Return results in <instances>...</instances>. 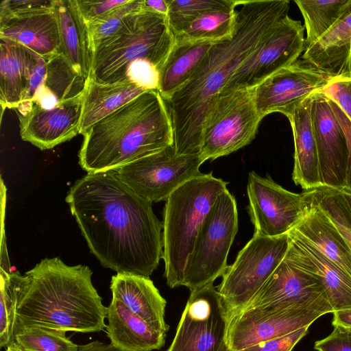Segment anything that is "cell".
Masks as SVG:
<instances>
[{"mask_svg": "<svg viewBox=\"0 0 351 351\" xmlns=\"http://www.w3.org/2000/svg\"><path fill=\"white\" fill-rule=\"evenodd\" d=\"M91 253L117 274L149 277L162 258L163 225L152 202L114 170L88 173L65 198Z\"/></svg>", "mask_w": 351, "mask_h": 351, "instance_id": "obj_1", "label": "cell"}, {"mask_svg": "<svg viewBox=\"0 0 351 351\" xmlns=\"http://www.w3.org/2000/svg\"><path fill=\"white\" fill-rule=\"evenodd\" d=\"M288 0L239 1L232 36L215 42L191 79L165 101L178 154H199L204 124L236 70L287 15Z\"/></svg>", "mask_w": 351, "mask_h": 351, "instance_id": "obj_2", "label": "cell"}, {"mask_svg": "<svg viewBox=\"0 0 351 351\" xmlns=\"http://www.w3.org/2000/svg\"><path fill=\"white\" fill-rule=\"evenodd\" d=\"M19 303L16 333L44 327L82 333L102 331L108 308L92 283L88 266L46 258L28 271Z\"/></svg>", "mask_w": 351, "mask_h": 351, "instance_id": "obj_3", "label": "cell"}, {"mask_svg": "<svg viewBox=\"0 0 351 351\" xmlns=\"http://www.w3.org/2000/svg\"><path fill=\"white\" fill-rule=\"evenodd\" d=\"M83 136L79 163L88 173L116 169L173 144L169 112L157 90L145 91Z\"/></svg>", "mask_w": 351, "mask_h": 351, "instance_id": "obj_4", "label": "cell"}, {"mask_svg": "<svg viewBox=\"0 0 351 351\" xmlns=\"http://www.w3.org/2000/svg\"><path fill=\"white\" fill-rule=\"evenodd\" d=\"M174 42L167 16L143 5L128 15L118 30L92 51L88 78L104 84L125 82L128 71L143 60L160 71Z\"/></svg>", "mask_w": 351, "mask_h": 351, "instance_id": "obj_5", "label": "cell"}, {"mask_svg": "<svg viewBox=\"0 0 351 351\" xmlns=\"http://www.w3.org/2000/svg\"><path fill=\"white\" fill-rule=\"evenodd\" d=\"M227 182L212 173L193 178L174 191L164 208V276L170 288L182 286L184 273L201 228Z\"/></svg>", "mask_w": 351, "mask_h": 351, "instance_id": "obj_6", "label": "cell"}, {"mask_svg": "<svg viewBox=\"0 0 351 351\" xmlns=\"http://www.w3.org/2000/svg\"><path fill=\"white\" fill-rule=\"evenodd\" d=\"M238 228L236 200L227 189L218 195L201 228L182 286L192 291L213 283L223 276L228 267V255Z\"/></svg>", "mask_w": 351, "mask_h": 351, "instance_id": "obj_7", "label": "cell"}, {"mask_svg": "<svg viewBox=\"0 0 351 351\" xmlns=\"http://www.w3.org/2000/svg\"><path fill=\"white\" fill-rule=\"evenodd\" d=\"M289 235L269 237L254 234L223 274L217 289L227 317L240 312L271 275L289 247Z\"/></svg>", "mask_w": 351, "mask_h": 351, "instance_id": "obj_8", "label": "cell"}, {"mask_svg": "<svg viewBox=\"0 0 351 351\" xmlns=\"http://www.w3.org/2000/svg\"><path fill=\"white\" fill-rule=\"evenodd\" d=\"M262 119L252 89L220 94L204 124L200 156L213 160L246 146L255 138Z\"/></svg>", "mask_w": 351, "mask_h": 351, "instance_id": "obj_9", "label": "cell"}, {"mask_svg": "<svg viewBox=\"0 0 351 351\" xmlns=\"http://www.w3.org/2000/svg\"><path fill=\"white\" fill-rule=\"evenodd\" d=\"M328 313L333 310L326 299L310 305L244 309L228 318L226 343L230 351H239L310 326Z\"/></svg>", "mask_w": 351, "mask_h": 351, "instance_id": "obj_10", "label": "cell"}, {"mask_svg": "<svg viewBox=\"0 0 351 351\" xmlns=\"http://www.w3.org/2000/svg\"><path fill=\"white\" fill-rule=\"evenodd\" d=\"M204 162L199 154H178L173 144L114 170L137 195L158 202L166 201L178 187L202 176L199 167Z\"/></svg>", "mask_w": 351, "mask_h": 351, "instance_id": "obj_11", "label": "cell"}, {"mask_svg": "<svg viewBox=\"0 0 351 351\" xmlns=\"http://www.w3.org/2000/svg\"><path fill=\"white\" fill-rule=\"evenodd\" d=\"M304 29L300 21L288 14L281 18L236 70L220 94L237 89H252L278 71L295 62L306 49Z\"/></svg>", "mask_w": 351, "mask_h": 351, "instance_id": "obj_12", "label": "cell"}, {"mask_svg": "<svg viewBox=\"0 0 351 351\" xmlns=\"http://www.w3.org/2000/svg\"><path fill=\"white\" fill-rule=\"evenodd\" d=\"M227 326L222 298L213 283L192 290L165 351H230Z\"/></svg>", "mask_w": 351, "mask_h": 351, "instance_id": "obj_13", "label": "cell"}, {"mask_svg": "<svg viewBox=\"0 0 351 351\" xmlns=\"http://www.w3.org/2000/svg\"><path fill=\"white\" fill-rule=\"evenodd\" d=\"M247 193L254 234L269 237L287 234L304 216L306 206L304 192L289 191L270 177H262L251 171Z\"/></svg>", "mask_w": 351, "mask_h": 351, "instance_id": "obj_14", "label": "cell"}, {"mask_svg": "<svg viewBox=\"0 0 351 351\" xmlns=\"http://www.w3.org/2000/svg\"><path fill=\"white\" fill-rule=\"evenodd\" d=\"M332 79L330 73L298 60L252 88L255 106L263 119L273 112H280L287 117L312 94L323 90Z\"/></svg>", "mask_w": 351, "mask_h": 351, "instance_id": "obj_15", "label": "cell"}, {"mask_svg": "<svg viewBox=\"0 0 351 351\" xmlns=\"http://www.w3.org/2000/svg\"><path fill=\"white\" fill-rule=\"evenodd\" d=\"M83 95L84 92L49 110L33 101L21 103L15 109L19 119L21 138L44 150L68 141L80 134Z\"/></svg>", "mask_w": 351, "mask_h": 351, "instance_id": "obj_16", "label": "cell"}, {"mask_svg": "<svg viewBox=\"0 0 351 351\" xmlns=\"http://www.w3.org/2000/svg\"><path fill=\"white\" fill-rule=\"evenodd\" d=\"M311 121L322 186L343 191L348 158L347 142L329 99L322 90L312 94Z\"/></svg>", "mask_w": 351, "mask_h": 351, "instance_id": "obj_17", "label": "cell"}, {"mask_svg": "<svg viewBox=\"0 0 351 351\" xmlns=\"http://www.w3.org/2000/svg\"><path fill=\"white\" fill-rule=\"evenodd\" d=\"M325 299L328 300L319 278L297 267L285 256L257 293L241 311L260 306L309 305Z\"/></svg>", "mask_w": 351, "mask_h": 351, "instance_id": "obj_18", "label": "cell"}, {"mask_svg": "<svg viewBox=\"0 0 351 351\" xmlns=\"http://www.w3.org/2000/svg\"><path fill=\"white\" fill-rule=\"evenodd\" d=\"M0 38L19 44L45 60L60 53L61 40L53 6L0 12Z\"/></svg>", "mask_w": 351, "mask_h": 351, "instance_id": "obj_19", "label": "cell"}, {"mask_svg": "<svg viewBox=\"0 0 351 351\" xmlns=\"http://www.w3.org/2000/svg\"><path fill=\"white\" fill-rule=\"evenodd\" d=\"M285 257L321 281L333 312L351 309V276L315 247L289 231Z\"/></svg>", "mask_w": 351, "mask_h": 351, "instance_id": "obj_20", "label": "cell"}, {"mask_svg": "<svg viewBox=\"0 0 351 351\" xmlns=\"http://www.w3.org/2000/svg\"><path fill=\"white\" fill-rule=\"evenodd\" d=\"M112 298L122 301L154 330L166 335L169 326L165 319L166 300L149 277L117 274L111 278Z\"/></svg>", "mask_w": 351, "mask_h": 351, "instance_id": "obj_21", "label": "cell"}, {"mask_svg": "<svg viewBox=\"0 0 351 351\" xmlns=\"http://www.w3.org/2000/svg\"><path fill=\"white\" fill-rule=\"evenodd\" d=\"M306 206L301 221L290 230L351 276V250L326 213L304 192Z\"/></svg>", "mask_w": 351, "mask_h": 351, "instance_id": "obj_22", "label": "cell"}, {"mask_svg": "<svg viewBox=\"0 0 351 351\" xmlns=\"http://www.w3.org/2000/svg\"><path fill=\"white\" fill-rule=\"evenodd\" d=\"M312 95L295 108L287 118L294 141L292 178L304 191L322 186L317 145L311 121Z\"/></svg>", "mask_w": 351, "mask_h": 351, "instance_id": "obj_23", "label": "cell"}, {"mask_svg": "<svg viewBox=\"0 0 351 351\" xmlns=\"http://www.w3.org/2000/svg\"><path fill=\"white\" fill-rule=\"evenodd\" d=\"M107 311V337L121 351H153L165 345L167 335L150 327L122 301L112 298Z\"/></svg>", "mask_w": 351, "mask_h": 351, "instance_id": "obj_24", "label": "cell"}, {"mask_svg": "<svg viewBox=\"0 0 351 351\" xmlns=\"http://www.w3.org/2000/svg\"><path fill=\"white\" fill-rule=\"evenodd\" d=\"M0 102L16 109L25 99L38 56L15 43L0 38Z\"/></svg>", "mask_w": 351, "mask_h": 351, "instance_id": "obj_25", "label": "cell"}, {"mask_svg": "<svg viewBox=\"0 0 351 351\" xmlns=\"http://www.w3.org/2000/svg\"><path fill=\"white\" fill-rule=\"evenodd\" d=\"M61 40L60 53L80 76L88 79L91 56L87 25L75 0H53Z\"/></svg>", "mask_w": 351, "mask_h": 351, "instance_id": "obj_26", "label": "cell"}, {"mask_svg": "<svg viewBox=\"0 0 351 351\" xmlns=\"http://www.w3.org/2000/svg\"><path fill=\"white\" fill-rule=\"evenodd\" d=\"M145 91L131 82L104 84L88 78L82 98L80 134Z\"/></svg>", "mask_w": 351, "mask_h": 351, "instance_id": "obj_27", "label": "cell"}, {"mask_svg": "<svg viewBox=\"0 0 351 351\" xmlns=\"http://www.w3.org/2000/svg\"><path fill=\"white\" fill-rule=\"evenodd\" d=\"M215 43L175 38L173 46L159 71L158 91L164 101L169 100L191 79Z\"/></svg>", "mask_w": 351, "mask_h": 351, "instance_id": "obj_28", "label": "cell"}, {"mask_svg": "<svg viewBox=\"0 0 351 351\" xmlns=\"http://www.w3.org/2000/svg\"><path fill=\"white\" fill-rule=\"evenodd\" d=\"M351 53V13L315 43L306 48L302 60L330 73Z\"/></svg>", "mask_w": 351, "mask_h": 351, "instance_id": "obj_29", "label": "cell"}, {"mask_svg": "<svg viewBox=\"0 0 351 351\" xmlns=\"http://www.w3.org/2000/svg\"><path fill=\"white\" fill-rule=\"evenodd\" d=\"M295 3L304 18L306 48L351 13V0H295Z\"/></svg>", "mask_w": 351, "mask_h": 351, "instance_id": "obj_30", "label": "cell"}, {"mask_svg": "<svg viewBox=\"0 0 351 351\" xmlns=\"http://www.w3.org/2000/svg\"><path fill=\"white\" fill-rule=\"evenodd\" d=\"M233 5L206 11L197 16L175 38L187 40L219 41L232 35L236 23V7Z\"/></svg>", "mask_w": 351, "mask_h": 351, "instance_id": "obj_31", "label": "cell"}, {"mask_svg": "<svg viewBox=\"0 0 351 351\" xmlns=\"http://www.w3.org/2000/svg\"><path fill=\"white\" fill-rule=\"evenodd\" d=\"M27 275L1 270L0 348L15 342L16 314L19 301L27 282Z\"/></svg>", "mask_w": 351, "mask_h": 351, "instance_id": "obj_32", "label": "cell"}, {"mask_svg": "<svg viewBox=\"0 0 351 351\" xmlns=\"http://www.w3.org/2000/svg\"><path fill=\"white\" fill-rule=\"evenodd\" d=\"M46 61L47 76L40 86L53 95L60 103L75 97L84 92L87 80L74 71L61 53Z\"/></svg>", "mask_w": 351, "mask_h": 351, "instance_id": "obj_33", "label": "cell"}, {"mask_svg": "<svg viewBox=\"0 0 351 351\" xmlns=\"http://www.w3.org/2000/svg\"><path fill=\"white\" fill-rule=\"evenodd\" d=\"M304 192L331 219L351 250V209L343 193L325 186Z\"/></svg>", "mask_w": 351, "mask_h": 351, "instance_id": "obj_34", "label": "cell"}, {"mask_svg": "<svg viewBox=\"0 0 351 351\" xmlns=\"http://www.w3.org/2000/svg\"><path fill=\"white\" fill-rule=\"evenodd\" d=\"M15 343L24 351H78L79 346L66 332L44 327L23 328L16 333Z\"/></svg>", "mask_w": 351, "mask_h": 351, "instance_id": "obj_35", "label": "cell"}, {"mask_svg": "<svg viewBox=\"0 0 351 351\" xmlns=\"http://www.w3.org/2000/svg\"><path fill=\"white\" fill-rule=\"evenodd\" d=\"M167 22L176 36L200 14L213 9L230 6L236 0H167Z\"/></svg>", "mask_w": 351, "mask_h": 351, "instance_id": "obj_36", "label": "cell"}, {"mask_svg": "<svg viewBox=\"0 0 351 351\" xmlns=\"http://www.w3.org/2000/svg\"><path fill=\"white\" fill-rule=\"evenodd\" d=\"M143 8V0H128L124 4L87 23L90 53L101 40L118 30L128 15Z\"/></svg>", "mask_w": 351, "mask_h": 351, "instance_id": "obj_37", "label": "cell"}, {"mask_svg": "<svg viewBox=\"0 0 351 351\" xmlns=\"http://www.w3.org/2000/svg\"><path fill=\"white\" fill-rule=\"evenodd\" d=\"M308 327L306 326L286 335L259 342L239 351H292L307 334Z\"/></svg>", "mask_w": 351, "mask_h": 351, "instance_id": "obj_38", "label": "cell"}, {"mask_svg": "<svg viewBox=\"0 0 351 351\" xmlns=\"http://www.w3.org/2000/svg\"><path fill=\"white\" fill-rule=\"evenodd\" d=\"M75 1L82 17L87 24L124 4L128 0Z\"/></svg>", "mask_w": 351, "mask_h": 351, "instance_id": "obj_39", "label": "cell"}, {"mask_svg": "<svg viewBox=\"0 0 351 351\" xmlns=\"http://www.w3.org/2000/svg\"><path fill=\"white\" fill-rule=\"evenodd\" d=\"M322 92L335 102L351 121V81L332 79Z\"/></svg>", "mask_w": 351, "mask_h": 351, "instance_id": "obj_40", "label": "cell"}, {"mask_svg": "<svg viewBox=\"0 0 351 351\" xmlns=\"http://www.w3.org/2000/svg\"><path fill=\"white\" fill-rule=\"evenodd\" d=\"M317 351H351V330L334 326L332 332L314 343Z\"/></svg>", "mask_w": 351, "mask_h": 351, "instance_id": "obj_41", "label": "cell"}, {"mask_svg": "<svg viewBox=\"0 0 351 351\" xmlns=\"http://www.w3.org/2000/svg\"><path fill=\"white\" fill-rule=\"evenodd\" d=\"M329 101L333 112L343 131L348 145V158L346 187L342 192L351 194V121L335 102L330 99H329Z\"/></svg>", "mask_w": 351, "mask_h": 351, "instance_id": "obj_42", "label": "cell"}, {"mask_svg": "<svg viewBox=\"0 0 351 351\" xmlns=\"http://www.w3.org/2000/svg\"><path fill=\"white\" fill-rule=\"evenodd\" d=\"M53 0H3L0 4V12H15L53 6Z\"/></svg>", "mask_w": 351, "mask_h": 351, "instance_id": "obj_43", "label": "cell"}, {"mask_svg": "<svg viewBox=\"0 0 351 351\" xmlns=\"http://www.w3.org/2000/svg\"><path fill=\"white\" fill-rule=\"evenodd\" d=\"M47 73L46 60L38 56L37 62L30 77L27 91L23 102L29 101L32 99L38 88L44 84Z\"/></svg>", "mask_w": 351, "mask_h": 351, "instance_id": "obj_44", "label": "cell"}, {"mask_svg": "<svg viewBox=\"0 0 351 351\" xmlns=\"http://www.w3.org/2000/svg\"><path fill=\"white\" fill-rule=\"evenodd\" d=\"M332 324L351 330V309L333 312Z\"/></svg>", "mask_w": 351, "mask_h": 351, "instance_id": "obj_45", "label": "cell"}, {"mask_svg": "<svg viewBox=\"0 0 351 351\" xmlns=\"http://www.w3.org/2000/svg\"><path fill=\"white\" fill-rule=\"evenodd\" d=\"M332 75L334 80L351 81V53L339 64Z\"/></svg>", "mask_w": 351, "mask_h": 351, "instance_id": "obj_46", "label": "cell"}, {"mask_svg": "<svg viewBox=\"0 0 351 351\" xmlns=\"http://www.w3.org/2000/svg\"><path fill=\"white\" fill-rule=\"evenodd\" d=\"M143 5L147 10L167 16L169 12L167 0H143Z\"/></svg>", "mask_w": 351, "mask_h": 351, "instance_id": "obj_47", "label": "cell"}, {"mask_svg": "<svg viewBox=\"0 0 351 351\" xmlns=\"http://www.w3.org/2000/svg\"><path fill=\"white\" fill-rule=\"evenodd\" d=\"M5 351H24L18 344L15 342L5 348Z\"/></svg>", "mask_w": 351, "mask_h": 351, "instance_id": "obj_48", "label": "cell"}, {"mask_svg": "<svg viewBox=\"0 0 351 351\" xmlns=\"http://www.w3.org/2000/svg\"><path fill=\"white\" fill-rule=\"evenodd\" d=\"M342 193H343L344 197H345L350 208L351 209V194L345 193V192H342Z\"/></svg>", "mask_w": 351, "mask_h": 351, "instance_id": "obj_49", "label": "cell"}]
</instances>
